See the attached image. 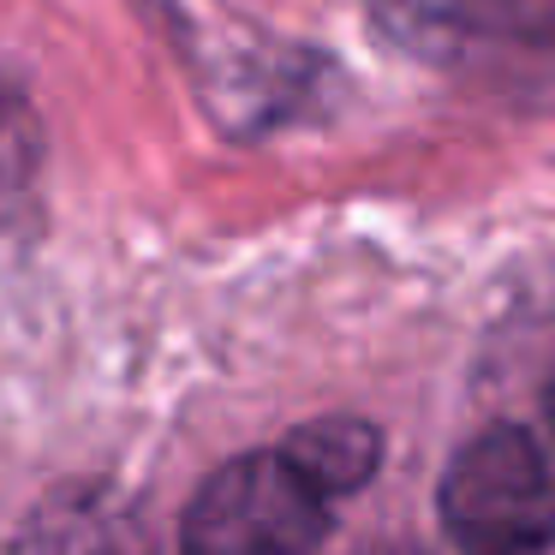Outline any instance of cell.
Returning a JSON list of instances; mask_svg holds the SVG:
<instances>
[{
	"label": "cell",
	"mask_w": 555,
	"mask_h": 555,
	"mask_svg": "<svg viewBox=\"0 0 555 555\" xmlns=\"http://www.w3.org/2000/svg\"><path fill=\"white\" fill-rule=\"evenodd\" d=\"M335 531V502L287 448H257L197 483L180 543L204 555H299Z\"/></svg>",
	"instance_id": "6da1fadb"
},
{
	"label": "cell",
	"mask_w": 555,
	"mask_h": 555,
	"mask_svg": "<svg viewBox=\"0 0 555 555\" xmlns=\"http://www.w3.org/2000/svg\"><path fill=\"white\" fill-rule=\"evenodd\" d=\"M436 514H442V531L460 550H483V555L550 550L555 543L550 454L519 424H490L448 460Z\"/></svg>",
	"instance_id": "7a4b0ae2"
},
{
	"label": "cell",
	"mask_w": 555,
	"mask_h": 555,
	"mask_svg": "<svg viewBox=\"0 0 555 555\" xmlns=\"http://www.w3.org/2000/svg\"><path fill=\"white\" fill-rule=\"evenodd\" d=\"M395 49L430 66H472L490 54H543L555 66V7L550 0H364Z\"/></svg>",
	"instance_id": "3957f363"
},
{
	"label": "cell",
	"mask_w": 555,
	"mask_h": 555,
	"mask_svg": "<svg viewBox=\"0 0 555 555\" xmlns=\"http://www.w3.org/2000/svg\"><path fill=\"white\" fill-rule=\"evenodd\" d=\"M281 448L311 472V483L328 495V502L364 490V483L376 478V466H383V430H376L371 418H352V412L299 424Z\"/></svg>",
	"instance_id": "277c9868"
},
{
	"label": "cell",
	"mask_w": 555,
	"mask_h": 555,
	"mask_svg": "<svg viewBox=\"0 0 555 555\" xmlns=\"http://www.w3.org/2000/svg\"><path fill=\"white\" fill-rule=\"evenodd\" d=\"M543 412H550V436H555V376H550V395H543Z\"/></svg>",
	"instance_id": "5b68a950"
}]
</instances>
